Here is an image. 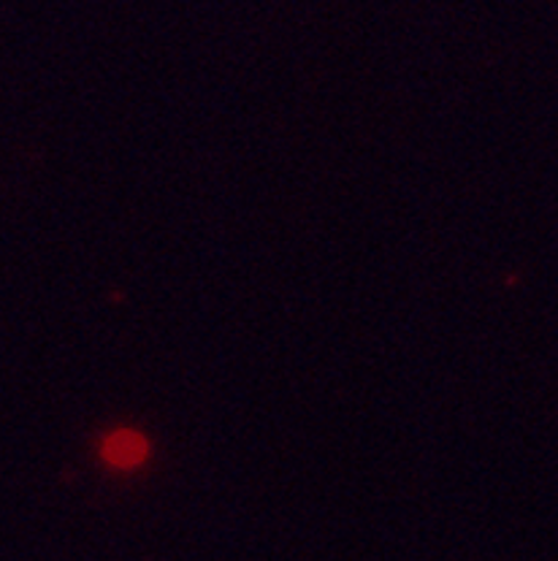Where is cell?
<instances>
[{
	"mask_svg": "<svg viewBox=\"0 0 558 561\" xmlns=\"http://www.w3.org/2000/svg\"><path fill=\"white\" fill-rule=\"evenodd\" d=\"M104 459L112 463V467H123V469H130L136 467V463H141L147 459V454H150V445H147V439L141 437L139 432H114L112 437L104 439Z\"/></svg>",
	"mask_w": 558,
	"mask_h": 561,
	"instance_id": "cell-1",
	"label": "cell"
}]
</instances>
